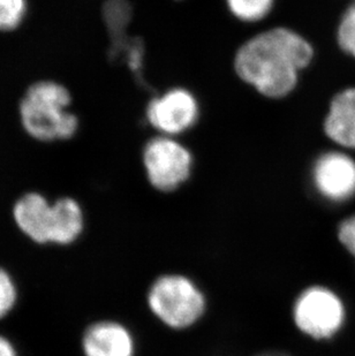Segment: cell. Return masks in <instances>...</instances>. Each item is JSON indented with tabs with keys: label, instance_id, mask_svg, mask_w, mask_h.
<instances>
[{
	"label": "cell",
	"instance_id": "obj_1",
	"mask_svg": "<svg viewBox=\"0 0 355 356\" xmlns=\"http://www.w3.org/2000/svg\"><path fill=\"white\" fill-rule=\"evenodd\" d=\"M313 57L308 40L286 28H275L240 47L235 56V71L260 94L281 98L294 89L299 73Z\"/></svg>",
	"mask_w": 355,
	"mask_h": 356
},
{
	"label": "cell",
	"instance_id": "obj_2",
	"mask_svg": "<svg viewBox=\"0 0 355 356\" xmlns=\"http://www.w3.org/2000/svg\"><path fill=\"white\" fill-rule=\"evenodd\" d=\"M14 218L22 232L38 243L68 245L82 231L84 217L77 202L63 198L54 205L40 194H28L14 207Z\"/></svg>",
	"mask_w": 355,
	"mask_h": 356
},
{
	"label": "cell",
	"instance_id": "obj_3",
	"mask_svg": "<svg viewBox=\"0 0 355 356\" xmlns=\"http://www.w3.org/2000/svg\"><path fill=\"white\" fill-rule=\"evenodd\" d=\"M71 97L56 82H38L27 91L21 104L26 131L40 141L70 138L77 129V119L68 111Z\"/></svg>",
	"mask_w": 355,
	"mask_h": 356
},
{
	"label": "cell",
	"instance_id": "obj_4",
	"mask_svg": "<svg viewBox=\"0 0 355 356\" xmlns=\"http://www.w3.org/2000/svg\"><path fill=\"white\" fill-rule=\"evenodd\" d=\"M148 302L152 313L175 329L196 322L205 312V298L200 289L182 276H165L151 287Z\"/></svg>",
	"mask_w": 355,
	"mask_h": 356
},
{
	"label": "cell",
	"instance_id": "obj_5",
	"mask_svg": "<svg viewBox=\"0 0 355 356\" xmlns=\"http://www.w3.org/2000/svg\"><path fill=\"white\" fill-rule=\"evenodd\" d=\"M293 315L302 332L315 339H328L342 329L345 307L336 293L314 286L299 296Z\"/></svg>",
	"mask_w": 355,
	"mask_h": 356
},
{
	"label": "cell",
	"instance_id": "obj_6",
	"mask_svg": "<svg viewBox=\"0 0 355 356\" xmlns=\"http://www.w3.org/2000/svg\"><path fill=\"white\" fill-rule=\"evenodd\" d=\"M143 161L151 185L163 192L178 188L191 173V154L171 136L151 140L144 149Z\"/></svg>",
	"mask_w": 355,
	"mask_h": 356
},
{
	"label": "cell",
	"instance_id": "obj_7",
	"mask_svg": "<svg viewBox=\"0 0 355 356\" xmlns=\"http://www.w3.org/2000/svg\"><path fill=\"white\" fill-rule=\"evenodd\" d=\"M198 105L194 96L184 89H172L155 98L147 108L152 127L165 136L181 134L198 120Z\"/></svg>",
	"mask_w": 355,
	"mask_h": 356
},
{
	"label": "cell",
	"instance_id": "obj_8",
	"mask_svg": "<svg viewBox=\"0 0 355 356\" xmlns=\"http://www.w3.org/2000/svg\"><path fill=\"white\" fill-rule=\"evenodd\" d=\"M313 181L329 201H349L355 195L354 159L342 152H326L314 165Z\"/></svg>",
	"mask_w": 355,
	"mask_h": 356
},
{
	"label": "cell",
	"instance_id": "obj_9",
	"mask_svg": "<svg viewBox=\"0 0 355 356\" xmlns=\"http://www.w3.org/2000/svg\"><path fill=\"white\" fill-rule=\"evenodd\" d=\"M84 350L87 356H133L134 343L124 326L102 322L87 330Z\"/></svg>",
	"mask_w": 355,
	"mask_h": 356
},
{
	"label": "cell",
	"instance_id": "obj_10",
	"mask_svg": "<svg viewBox=\"0 0 355 356\" xmlns=\"http://www.w3.org/2000/svg\"><path fill=\"white\" fill-rule=\"evenodd\" d=\"M324 131L336 145L355 150V88L345 89L332 99Z\"/></svg>",
	"mask_w": 355,
	"mask_h": 356
},
{
	"label": "cell",
	"instance_id": "obj_11",
	"mask_svg": "<svg viewBox=\"0 0 355 356\" xmlns=\"http://www.w3.org/2000/svg\"><path fill=\"white\" fill-rule=\"evenodd\" d=\"M226 3L235 17L246 22H255L270 13L274 0H226Z\"/></svg>",
	"mask_w": 355,
	"mask_h": 356
},
{
	"label": "cell",
	"instance_id": "obj_12",
	"mask_svg": "<svg viewBox=\"0 0 355 356\" xmlns=\"http://www.w3.org/2000/svg\"><path fill=\"white\" fill-rule=\"evenodd\" d=\"M337 40L340 49L355 59V0L342 14L337 31Z\"/></svg>",
	"mask_w": 355,
	"mask_h": 356
},
{
	"label": "cell",
	"instance_id": "obj_13",
	"mask_svg": "<svg viewBox=\"0 0 355 356\" xmlns=\"http://www.w3.org/2000/svg\"><path fill=\"white\" fill-rule=\"evenodd\" d=\"M26 0H0V31H12L24 20Z\"/></svg>",
	"mask_w": 355,
	"mask_h": 356
},
{
	"label": "cell",
	"instance_id": "obj_14",
	"mask_svg": "<svg viewBox=\"0 0 355 356\" xmlns=\"http://www.w3.org/2000/svg\"><path fill=\"white\" fill-rule=\"evenodd\" d=\"M17 292L13 282L3 270L0 269V318L14 306Z\"/></svg>",
	"mask_w": 355,
	"mask_h": 356
},
{
	"label": "cell",
	"instance_id": "obj_15",
	"mask_svg": "<svg viewBox=\"0 0 355 356\" xmlns=\"http://www.w3.org/2000/svg\"><path fill=\"white\" fill-rule=\"evenodd\" d=\"M339 241L355 257V216L345 219L338 229Z\"/></svg>",
	"mask_w": 355,
	"mask_h": 356
},
{
	"label": "cell",
	"instance_id": "obj_16",
	"mask_svg": "<svg viewBox=\"0 0 355 356\" xmlns=\"http://www.w3.org/2000/svg\"><path fill=\"white\" fill-rule=\"evenodd\" d=\"M0 356H17L8 340L0 337Z\"/></svg>",
	"mask_w": 355,
	"mask_h": 356
},
{
	"label": "cell",
	"instance_id": "obj_17",
	"mask_svg": "<svg viewBox=\"0 0 355 356\" xmlns=\"http://www.w3.org/2000/svg\"><path fill=\"white\" fill-rule=\"evenodd\" d=\"M255 356H290L285 352H281V350H268V352H263V353L258 354Z\"/></svg>",
	"mask_w": 355,
	"mask_h": 356
}]
</instances>
